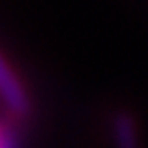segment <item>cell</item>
Returning <instances> with one entry per match:
<instances>
[{
    "mask_svg": "<svg viewBox=\"0 0 148 148\" xmlns=\"http://www.w3.org/2000/svg\"><path fill=\"white\" fill-rule=\"evenodd\" d=\"M0 90H2V101H4L6 111L14 119L25 117L31 111L29 95L6 58H2V62H0Z\"/></svg>",
    "mask_w": 148,
    "mask_h": 148,
    "instance_id": "6da1fadb",
    "label": "cell"
},
{
    "mask_svg": "<svg viewBox=\"0 0 148 148\" xmlns=\"http://www.w3.org/2000/svg\"><path fill=\"white\" fill-rule=\"evenodd\" d=\"M113 140L115 148H140V138H138V125L134 115L119 111L113 117Z\"/></svg>",
    "mask_w": 148,
    "mask_h": 148,
    "instance_id": "7a4b0ae2",
    "label": "cell"
},
{
    "mask_svg": "<svg viewBox=\"0 0 148 148\" xmlns=\"http://www.w3.org/2000/svg\"><path fill=\"white\" fill-rule=\"evenodd\" d=\"M2 148H21V140H18V127L10 123V119L6 117L2 123V140H0Z\"/></svg>",
    "mask_w": 148,
    "mask_h": 148,
    "instance_id": "3957f363",
    "label": "cell"
}]
</instances>
